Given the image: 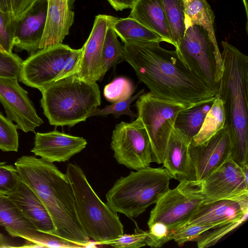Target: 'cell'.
Returning <instances> with one entry per match:
<instances>
[{
    "label": "cell",
    "instance_id": "obj_1",
    "mask_svg": "<svg viewBox=\"0 0 248 248\" xmlns=\"http://www.w3.org/2000/svg\"><path fill=\"white\" fill-rule=\"evenodd\" d=\"M156 41L124 43V60L155 97L187 108L213 101L216 93L181 60L176 50Z\"/></svg>",
    "mask_w": 248,
    "mask_h": 248
},
{
    "label": "cell",
    "instance_id": "obj_31",
    "mask_svg": "<svg viewBox=\"0 0 248 248\" xmlns=\"http://www.w3.org/2000/svg\"><path fill=\"white\" fill-rule=\"evenodd\" d=\"M17 126L0 111V149L4 152H17L18 135Z\"/></svg>",
    "mask_w": 248,
    "mask_h": 248
},
{
    "label": "cell",
    "instance_id": "obj_32",
    "mask_svg": "<svg viewBox=\"0 0 248 248\" xmlns=\"http://www.w3.org/2000/svg\"><path fill=\"white\" fill-rule=\"evenodd\" d=\"M246 220L237 221L218 226L208 230L200 234L194 240L199 248H207L215 245L222 237L237 228Z\"/></svg>",
    "mask_w": 248,
    "mask_h": 248
},
{
    "label": "cell",
    "instance_id": "obj_47",
    "mask_svg": "<svg viewBox=\"0 0 248 248\" xmlns=\"http://www.w3.org/2000/svg\"><path fill=\"white\" fill-rule=\"evenodd\" d=\"M246 14V16L247 19L246 28L248 31V0H242Z\"/></svg>",
    "mask_w": 248,
    "mask_h": 248
},
{
    "label": "cell",
    "instance_id": "obj_42",
    "mask_svg": "<svg viewBox=\"0 0 248 248\" xmlns=\"http://www.w3.org/2000/svg\"><path fill=\"white\" fill-rule=\"evenodd\" d=\"M37 0H10L12 13L15 22L20 20Z\"/></svg>",
    "mask_w": 248,
    "mask_h": 248
},
{
    "label": "cell",
    "instance_id": "obj_15",
    "mask_svg": "<svg viewBox=\"0 0 248 248\" xmlns=\"http://www.w3.org/2000/svg\"><path fill=\"white\" fill-rule=\"evenodd\" d=\"M112 16L98 15L95 17L90 35L81 47L82 55L78 69L73 76L85 80L96 82L103 76L101 55L107 31Z\"/></svg>",
    "mask_w": 248,
    "mask_h": 248
},
{
    "label": "cell",
    "instance_id": "obj_37",
    "mask_svg": "<svg viewBox=\"0 0 248 248\" xmlns=\"http://www.w3.org/2000/svg\"><path fill=\"white\" fill-rule=\"evenodd\" d=\"M15 22L12 13L0 10V45L8 53H12L14 47Z\"/></svg>",
    "mask_w": 248,
    "mask_h": 248
},
{
    "label": "cell",
    "instance_id": "obj_38",
    "mask_svg": "<svg viewBox=\"0 0 248 248\" xmlns=\"http://www.w3.org/2000/svg\"><path fill=\"white\" fill-rule=\"evenodd\" d=\"M23 61L16 54L0 50V77L18 78Z\"/></svg>",
    "mask_w": 248,
    "mask_h": 248
},
{
    "label": "cell",
    "instance_id": "obj_24",
    "mask_svg": "<svg viewBox=\"0 0 248 248\" xmlns=\"http://www.w3.org/2000/svg\"><path fill=\"white\" fill-rule=\"evenodd\" d=\"M111 27L124 43L133 42H165L160 35L136 20L112 16Z\"/></svg>",
    "mask_w": 248,
    "mask_h": 248
},
{
    "label": "cell",
    "instance_id": "obj_22",
    "mask_svg": "<svg viewBox=\"0 0 248 248\" xmlns=\"http://www.w3.org/2000/svg\"><path fill=\"white\" fill-rule=\"evenodd\" d=\"M174 45L160 0H137L128 16Z\"/></svg>",
    "mask_w": 248,
    "mask_h": 248
},
{
    "label": "cell",
    "instance_id": "obj_26",
    "mask_svg": "<svg viewBox=\"0 0 248 248\" xmlns=\"http://www.w3.org/2000/svg\"><path fill=\"white\" fill-rule=\"evenodd\" d=\"M213 101L181 111L176 117L174 129L192 140L200 131Z\"/></svg>",
    "mask_w": 248,
    "mask_h": 248
},
{
    "label": "cell",
    "instance_id": "obj_20",
    "mask_svg": "<svg viewBox=\"0 0 248 248\" xmlns=\"http://www.w3.org/2000/svg\"><path fill=\"white\" fill-rule=\"evenodd\" d=\"M191 140L174 129L166 149L164 168L171 178L179 182L196 180L189 152Z\"/></svg>",
    "mask_w": 248,
    "mask_h": 248
},
{
    "label": "cell",
    "instance_id": "obj_45",
    "mask_svg": "<svg viewBox=\"0 0 248 248\" xmlns=\"http://www.w3.org/2000/svg\"><path fill=\"white\" fill-rule=\"evenodd\" d=\"M0 10L12 13L10 0H0Z\"/></svg>",
    "mask_w": 248,
    "mask_h": 248
},
{
    "label": "cell",
    "instance_id": "obj_18",
    "mask_svg": "<svg viewBox=\"0 0 248 248\" xmlns=\"http://www.w3.org/2000/svg\"><path fill=\"white\" fill-rule=\"evenodd\" d=\"M248 215V201L220 200L204 202L184 226L226 224L242 219L246 220Z\"/></svg>",
    "mask_w": 248,
    "mask_h": 248
},
{
    "label": "cell",
    "instance_id": "obj_48",
    "mask_svg": "<svg viewBox=\"0 0 248 248\" xmlns=\"http://www.w3.org/2000/svg\"><path fill=\"white\" fill-rule=\"evenodd\" d=\"M75 0H68V5L69 7L73 4Z\"/></svg>",
    "mask_w": 248,
    "mask_h": 248
},
{
    "label": "cell",
    "instance_id": "obj_46",
    "mask_svg": "<svg viewBox=\"0 0 248 248\" xmlns=\"http://www.w3.org/2000/svg\"><path fill=\"white\" fill-rule=\"evenodd\" d=\"M20 248H43L41 245L34 243L31 241L26 240V242L22 246H20Z\"/></svg>",
    "mask_w": 248,
    "mask_h": 248
},
{
    "label": "cell",
    "instance_id": "obj_3",
    "mask_svg": "<svg viewBox=\"0 0 248 248\" xmlns=\"http://www.w3.org/2000/svg\"><path fill=\"white\" fill-rule=\"evenodd\" d=\"M223 71L216 95L222 101L232 144L231 158L248 165V56L221 42Z\"/></svg>",
    "mask_w": 248,
    "mask_h": 248
},
{
    "label": "cell",
    "instance_id": "obj_14",
    "mask_svg": "<svg viewBox=\"0 0 248 248\" xmlns=\"http://www.w3.org/2000/svg\"><path fill=\"white\" fill-rule=\"evenodd\" d=\"M231 148L229 131L226 125L203 143H190L189 152L196 180L202 181L230 159Z\"/></svg>",
    "mask_w": 248,
    "mask_h": 248
},
{
    "label": "cell",
    "instance_id": "obj_6",
    "mask_svg": "<svg viewBox=\"0 0 248 248\" xmlns=\"http://www.w3.org/2000/svg\"><path fill=\"white\" fill-rule=\"evenodd\" d=\"M171 179L164 168L131 171L115 181L106 195V204L129 218L137 217L170 189Z\"/></svg>",
    "mask_w": 248,
    "mask_h": 248
},
{
    "label": "cell",
    "instance_id": "obj_41",
    "mask_svg": "<svg viewBox=\"0 0 248 248\" xmlns=\"http://www.w3.org/2000/svg\"><path fill=\"white\" fill-rule=\"evenodd\" d=\"M82 48L76 49L55 81L74 75L77 72L82 55Z\"/></svg>",
    "mask_w": 248,
    "mask_h": 248
},
{
    "label": "cell",
    "instance_id": "obj_16",
    "mask_svg": "<svg viewBox=\"0 0 248 248\" xmlns=\"http://www.w3.org/2000/svg\"><path fill=\"white\" fill-rule=\"evenodd\" d=\"M47 0H37L24 16L15 22L13 43L16 51L31 55L39 50L46 26Z\"/></svg>",
    "mask_w": 248,
    "mask_h": 248
},
{
    "label": "cell",
    "instance_id": "obj_19",
    "mask_svg": "<svg viewBox=\"0 0 248 248\" xmlns=\"http://www.w3.org/2000/svg\"><path fill=\"white\" fill-rule=\"evenodd\" d=\"M8 196L37 230L56 236L49 214L29 186L20 181L16 189Z\"/></svg>",
    "mask_w": 248,
    "mask_h": 248
},
{
    "label": "cell",
    "instance_id": "obj_11",
    "mask_svg": "<svg viewBox=\"0 0 248 248\" xmlns=\"http://www.w3.org/2000/svg\"><path fill=\"white\" fill-rule=\"evenodd\" d=\"M76 50L62 43L39 49L23 61L18 79L41 91L55 81Z\"/></svg>",
    "mask_w": 248,
    "mask_h": 248
},
{
    "label": "cell",
    "instance_id": "obj_49",
    "mask_svg": "<svg viewBox=\"0 0 248 248\" xmlns=\"http://www.w3.org/2000/svg\"><path fill=\"white\" fill-rule=\"evenodd\" d=\"M0 50L1 51H5L3 48L2 47V46H1V45H0Z\"/></svg>",
    "mask_w": 248,
    "mask_h": 248
},
{
    "label": "cell",
    "instance_id": "obj_8",
    "mask_svg": "<svg viewBox=\"0 0 248 248\" xmlns=\"http://www.w3.org/2000/svg\"><path fill=\"white\" fill-rule=\"evenodd\" d=\"M138 117L149 137L153 162L163 163L166 149L178 114L187 108L184 105L160 99L150 92L141 95L136 103Z\"/></svg>",
    "mask_w": 248,
    "mask_h": 248
},
{
    "label": "cell",
    "instance_id": "obj_39",
    "mask_svg": "<svg viewBox=\"0 0 248 248\" xmlns=\"http://www.w3.org/2000/svg\"><path fill=\"white\" fill-rule=\"evenodd\" d=\"M149 231L146 239L147 246L158 248L172 240L173 233L164 224L156 222L148 226Z\"/></svg>",
    "mask_w": 248,
    "mask_h": 248
},
{
    "label": "cell",
    "instance_id": "obj_10",
    "mask_svg": "<svg viewBox=\"0 0 248 248\" xmlns=\"http://www.w3.org/2000/svg\"><path fill=\"white\" fill-rule=\"evenodd\" d=\"M110 147L119 164L137 170L153 162L151 146L140 119L131 123L121 122L112 132Z\"/></svg>",
    "mask_w": 248,
    "mask_h": 248
},
{
    "label": "cell",
    "instance_id": "obj_9",
    "mask_svg": "<svg viewBox=\"0 0 248 248\" xmlns=\"http://www.w3.org/2000/svg\"><path fill=\"white\" fill-rule=\"evenodd\" d=\"M205 199L202 192V182L184 181L169 189L155 203L150 212L148 226L160 222L174 233L183 227Z\"/></svg>",
    "mask_w": 248,
    "mask_h": 248
},
{
    "label": "cell",
    "instance_id": "obj_17",
    "mask_svg": "<svg viewBox=\"0 0 248 248\" xmlns=\"http://www.w3.org/2000/svg\"><path fill=\"white\" fill-rule=\"evenodd\" d=\"M87 144V140L83 137L57 130L37 132L31 152L48 162H64L83 150Z\"/></svg>",
    "mask_w": 248,
    "mask_h": 248
},
{
    "label": "cell",
    "instance_id": "obj_36",
    "mask_svg": "<svg viewBox=\"0 0 248 248\" xmlns=\"http://www.w3.org/2000/svg\"><path fill=\"white\" fill-rule=\"evenodd\" d=\"M223 225L224 224H192L185 225L174 232L172 240H174L178 246H182L187 242L193 241L202 232Z\"/></svg>",
    "mask_w": 248,
    "mask_h": 248
},
{
    "label": "cell",
    "instance_id": "obj_43",
    "mask_svg": "<svg viewBox=\"0 0 248 248\" xmlns=\"http://www.w3.org/2000/svg\"><path fill=\"white\" fill-rule=\"evenodd\" d=\"M116 11L131 9L137 0H107Z\"/></svg>",
    "mask_w": 248,
    "mask_h": 248
},
{
    "label": "cell",
    "instance_id": "obj_44",
    "mask_svg": "<svg viewBox=\"0 0 248 248\" xmlns=\"http://www.w3.org/2000/svg\"><path fill=\"white\" fill-rule=\"evenodd\" d=\"M17 247H19V246H16L15 244L9 241L4 235L0 233V248Z\"/></svg>",
    "mask_w": 248,
    "mask_h": 248
},
{
    "label": "cell",
    "instance_id": "obj_5",
    "mask_svg": "<svg viewBox=\"0 0 248 248\" xmlns=\"http://www.w3.org/2000/svg\"><path fill=\"white\" fill-rule=\"evenodd\" d=\"M66 174L73 191L78 219L87 236L102 245L123 235L124 226L117 213L101 200L82 169L69 163Z\"/></svg>",
    "mask_w": 248,
    "mask_h": 248
},
{
    "label": "cell",
    "instance_id": "obj_12",
    "mask_svg": "<svg viewBox=\"0 0 248 248\" xmlns=\"http://www.w3.org/2000/svg\"><path fill=\"white\" fill-rule=\"evenodd\" d=\"M248 165L241 168L231 158L202 182L205 202L220 200L248 201Z\"/></svg>",
    "mask_w": 248,
    "mask_h": 248
},
{
    "label": "cell",
    "instance_id": "obj_30",
    "mask_svg": "<svg viewBox=\"0 0 248 248\" xmlns=\"http://www.w3.org/2000/svg\"><path fill=\"white\" fill-rule=\"evenodd\" d=\"M135 90L130 80L124 77H118L106 85L104 89V96L111 103L126 99L131 96Z\"/></svg>",
    "mask_w": 248,
    "mask_h": 248
},
{
    "label": "cell",
    "instance_id": "obj_13",
    "mask_svg": "<svg viewBox=\"0 0 248 248\" xmlns=\"http://www.w3.org/2000/svg\"><path fill=\"white\" fill-rule=\"evenodd\" d=\"M0 102L7 118L16 122L17 129L24 132H34L44 123L17 78L0 77Z\"/></svg>",
    "mask_w": 248,
    "mask_h": 248
},
{
    "label": "cell",
    "instance_id": "obj_21",
    "mask_svg": "<svg viewBox=\"0 0 248 248\" xmlns=\"http://www.w3.org/2000/svg\"><path fill=\"white\" fill-rule=\"evenodd\" d=\"M74 20L68 0H47L46 26L39 49L62 44Z\"/></svg>",
    "mask_w": 248,
    "mask_h": 248
},
{
    "label": "cell",
    "instance_id": "obj_34",
    "mask_svg": "<svg viewBox=\"0 0 248 248\" xmlns=\"http://www.w3.org/2000/svg\"><path fill=\"white\" fill-rule=\"evenodd\" d=\"M144 93V89L140 91L136 95L129 98L119 101L112 104L106 106L103 109L95 110L91 114L93 116H107L108 114H112L116 118H119L121 115H128L133 119L138 117V115L132 112L130 109V104L134 100L137 99L141 95Z\"/></svg>",
    "mask_w": 248,
    "mask_h": 248
},
{
    "label": "cell",
    "instance_id": "obj_40",
    "mask_svg": "<svg viewBox=\"0 0 248 248\" xmlns=\"http://www.w3.org/2000/svg\"><path fill=\"white\" fill-rule=\"evenodd\" d=\"M20 181L15 167L0 162V193L9 195L16 189Z\"/></svg>",
    "mask_w": 248,
    "mask_h": 248
},
{
    "label": "cell",
    "instance_id": "obj_25",
    "mask_svg": "<svg viewBox=\"0 0 248 248\" xmlns=\"http://www.w3.org/2000/svg\"><path fill=\"white\" fill-rule=\"evenodd\" d=\"M186 29L196 25L208 32L212 41L217 43L215 33L214 12L206 0H183Z\"/></svg>",
    "mask_w": 248,
    "mask_h": 248
},
{
    "label": "cell",
    "instance_id": "obj_2",
    "mask_svg": "<svg viewBox=\"0 0 248 248\" xmlns=\"http://www.w3.org/2000/svg\"><path fill=\"white\" fill-rule=\"evenodd\" d=\"M20 181L40 199L49 214L56 235L83 247L90 242L78 219L73 191L66 174L52 163L24 155L15 163Z\"/></svg>",
    "mask_w": 248,
    "mask_h": 248
},
{
    "label": "cell",
    "instance_id": "obj_27",
    "mask_svg": "<svg viewBox=\"0 0 248 248\" xmlns=\"http://www.w3.org/2000/svg\"><path fill=\"white\" fill-rule=\"evenodd\" d=\"M225 120V113L222 101L216 95L200 131L191 140L190 143L198 145L205 142L224 128Z\"/></svg>",
    "mask_w": 248,
    "mask_h": 248
},
{
    "label": "cell",
    "instance_id": "obj_23",
    "mask_svg": "<svg viewBox=\"0 0 248 248\" xmlns=\"http://www.w3.org/2000/svg\"><path fill=\"white\" fill-rule=\"evenodd\" d=\"M0 226L11 236L23 239L31 230L36 229L8 195L2 193H0Z\"/></svg>",
    "mask_w": 248,
    "mask_h": 248
},
{
    "label": "cell",
    "instance_id": "obj_33",
    "mask_svg": "<svg viewBox=\"0 0 248 248\" xmlns=\"http://www.w3.org/2000/svg\"><path fill=\"white\" fill-rule=\"evenodd\" d=\"M24 239L40 245L43 248H82L76 243L36 229L31 230Z\"/></svg>",
    "mask_w": 248,
    "mask_h": 248
},
{
    "label": "cell",
    "instance_id": "obj_7",
    "mask_svg": "<svg viewBox=\"0 0 248 248\" xmlns=\"http://www.w3.org/2000/svg\"><path fill=\"white\" fill-rule=\"evenodd\" d=\"M181 60L216 93L223 71V62L217 43L202 27L186 28L175 47Z\"/></svg>",
    "mask_w": 248,
    "mask_h": 248
},
{
    "label": "cell",
    "instance_id": "obj_4",
    "mask_svg": "<svg viewBox=\"0 0 248 248\" xmlns=\"http://www.w3.org/2000/svg\"><path fill=\"white\" fill-rule=\"evenodd\" d=\"M40 92L43 113L55 126L84 122L101 104L98 85L71 76L54 81Z\"/></svg>",
    "mask_w": 248,
    "mask_h": 248
},
{
    "label": "cell",
    "instance_id": "obj_28",
    "mask_svg": "<svg viewBox=\"0 0 248 248\" xmlns=\"http://www.w3.org/2000/svg\"><path fill=\"white\" fill-rule=\"evenodd\" d=\"M170 28L173 46L176 47L186 31L183 0H160Z\"/></svg>",
    "mask_w": 248,
    "mask_h": 248
},
{
    "label": "cell",
    "instance_id": "obj_29",
    "mask_svg": "<svg viewBox=\"0 0 248 248\" xmlns=\"http://www.w3.org/2000/svg\"><path fill=\"white\" fill-rule=\"evenodd\" d=\"M117 37L110 24L106 34L101 55L103 77L111 68L124 60L123 45Z\"/></svg>",
    "mask_w": 248,
    "mask_h": 248
},
{
    "label": "cell",
    "instance_id": "obj_35",
    "mask_svg": "<svg viewBox=\"0 0 248 248\" xmlns=\"http://www.w3.org/2000/svg\"><path fill=\"white\" fill-rule=\"evenodd\" d=\"M134 232L131 234H123L119 237L105 242L102 245L109 246L116 248H139L147 246L148 231L140 229L136 223Z\"/></svg>",
    "mask_w": 248,
    "mask_h": 248
}]
</instances>
